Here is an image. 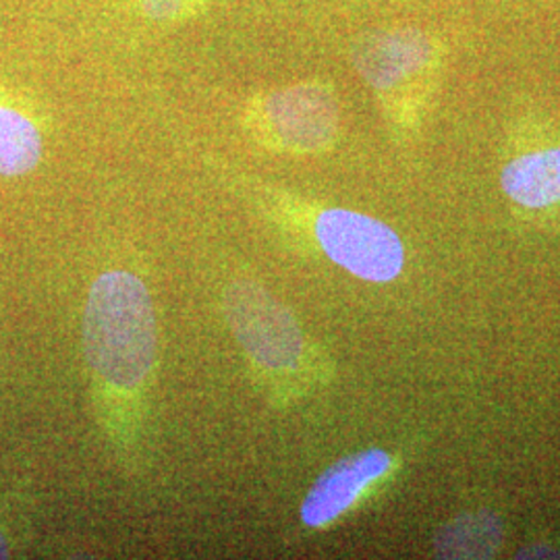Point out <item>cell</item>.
Here are the masks:
<instances>
[{
    "label": "cell",
    "mask_w": 560,
    "mask_h": 560,
    "mask_svg": "<svg viewBox=\"0 0 560 560\" xmlns=\"http://www.w3.org/2000/svg\"><path fill=\"white\" fill-rule=\"evenodd\" d=\"M156 337L154 305L143 280L122 270L98 277L85 305L83 347L104 399H141L156 365Z\"/></svg>",
    "instance_id": "6da1fadb"
},
{
    "label": "cell",
    "mask_w": 560,
    "mask_h": 560,
    "mask_svg": "<svg viewBox=\"0 0 560 560\" xmlns=\"http://www.w3.org/2000/svg\"><path fill=\"white\" fill-rule=\"evenodd\" d=\"M442 60L441 40L421 27L376 30L353 46L355 69L397 119H409L428 98Z\"/></svg>",
    "instance_id": "7a4b0ae2"
},
{
    "label": "cell",
    "mask_w": 560,
    "mask_h": 560,
    "mask_svg": "<svg viewBox=\"0 0 560 560\" xmlns=\"http://www.w3.org/2000/svg\"><path fill=\"white\" fill-rule=\"evenodd\" d=\"M226 316L252 368L272 384H291L307 363V345L291 312L254 282H235Z\"/></svg>",
    "instance_id": "3957f363"
},
{
    "label": "cell",
    "mask_w": 560,
    "mask_h": 560,
    "mask_svg": "<svg viewBox=\"0 0 560 560\" xmlns=\"http://www.w3.org/2000/svg\"><path fill=\"white\" fill-rule=\"evenodd\" d=\"M247 122L268 148L318 154L339 136V101L328 83L303 81L256 98L247 108Z\"/></svg>",
    "instance_id": "277c9868"
},
{
    "label": "cell",
    "mask_w": 560,
    "mask_h": 560,
    "mask_svg": "<svg viewBox=\"0 0 560 560\" xmlns=\"http://www.w3.org/2000/svg\"><path fill=\"white\" fill-rule=\"evenodd\" d=\"M314 235L322 252L358 279L390 282L402 270L405 247L399 235L368 214L342 208L322 210L314 221Z\"/></svg>",
    "instance_id": "5b68a950"
},
{
    "label": "cell",
    "mask_w": 560,
    "mask_h": 560,
    "mask_svg": "<svg viewBox=\"0 0 560 560\" xmlns=\"http://www.w3.org/2000/svg\"><path fill=\"white\" fill-rule=\"evenodd\" d=\"M393 457L382 448L349 455L328 467L301 504V521L320 529L351 511L361 497L390 471Z\"/></svg>",
    "instance_id": "8992f818"
},
{
    "label": "cell",
    "mask_w": 560,
    "mask_h": 560,
    "mask_svg": "<svg viewBox=\"0 0 560 560\" xmlns=\"http://www.w3.org/2000/svg\"><path fill=\"white\" fill-rule=\"evenodd\" d=\"M506 198L523 208L541 210L560 203V145L521 152L504 164L501 175Z\"/></svg>",
    "instance_id": "52a82bcc"
},
{
    "label": "cell",
    "mask_w": 560,
    "mask_h": 560,
    "mask_svg": "<svg viewBox=\"0 0 560 560\" xmlns=\"http://www.w3.org/2000/svg\"><path fill=\"white\" fill-rule=\"evenodd\" d=\"M502 544V523L492 513H467L444 525L436 538L442 559H490Z\"/></svg>",
    "instance_id": "ba28073f"
},
{
    "label": "cell",
    "mask_w": 560,
    "mask_h": 560,
    "mask_svg": "<svg viewBox=\"0 0 560 560\" xmlns=\"http://www.w3.org/2000/svg\"><path fill=\"white\" fill-rule=\"evenodd\" d=\"M40 159L42 136L36 122L18 108L0 104V175H27Z\"/></svg>",
    "instance_id": "9c48e42d"
},
{
    "label": "cell",
    "mask_w": 560,
    "mask_h": 560,
    "mask_svg": "<svg viewBox=\"0 0 560 560\" xmlns=\"http://www.w3.org/2000/svg\"><path fill=\"white\" fill-rule=\"evenodd\" d=\"M141 11L152 20H179L191 15L206 0H140Z\"/></svg>",
    "instance_id": "30bf717a"
},
{
    "label": "cell",
    "mask_w": 560,
    "mask_h": 560,
    "mask_svg": "<svg viewBox=\"0 0 560 560\" xmlns=\"http://www.w3.org/2000/svg\"><path fill=\"white\" fill-rule=\"evenodd\" d=\"M2 557H7V541L2 538V534H0V559Z\"/></svg>",
    "instance_id": "8fae6325"
}]
</instances>
